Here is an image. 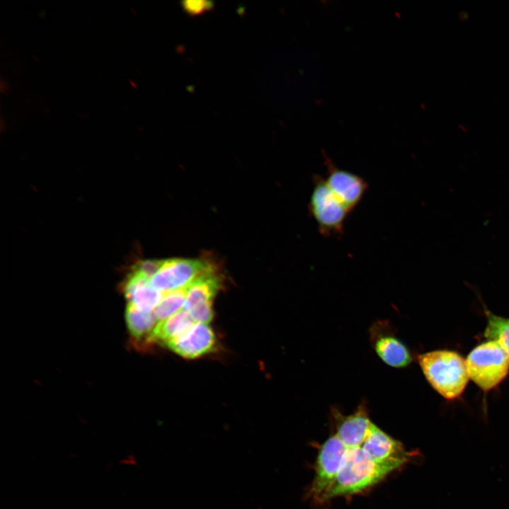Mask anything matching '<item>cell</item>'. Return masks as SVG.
<instances>
[{
	"label": "cell",
	"instance_id": "cell-2",
	"mask_svg": "<svg viewBox=\"0 0 509 509\" xmlns=\"http://www.w3.org/2000/svg\"><path fill=\"white\" fill-rule=\"evenodd\" d=\"M418 361L430 385L441 396L452 399L462 393L469 376L466 360L459 353L436 350L420 354Z\"/></svg>",
	"mask_w": 509,
	"mask_h": 509
},
{
	"label": "cell",
	"instance_id": "cell-14",
	"mask_svg": "<svg viewBox=\"0 0 509 509\" xmlns=\"http://www.w3.org/2000/svg\"><path fill=\"white\" fill-rule=\"evenodd\" d=\"M194 321L189 312L182 309L166 320L158 322L151 339L165 344L182 335L193 325Z\"/></svg>",
	"mask_w": 509,
	"mask_h": 509
},
{
	"label": "cell",
	"instance_id": "cell-9",
	"mask_svg": "<svg viewBox=\"0 0 509 509\" xmlns=\"http://www.w3.org/2000/svg\"><path fill=\"white\" fill-rule=\"evenodd\" d=\"M385 323L374 324L370 339L378 356L387 365L393 368H405L412 361V356L406 346L388 329Z\"/></svg>",
	"mask_w": 509,
	"mask_h": 509
},
{
	"label": "cell",
	"instance_id": "cell-11",
	"mask_svg": "<svg viewBox=\"0 0 509 509\" xmlns=\"http://www.w3.org/2000/svg\"><path fill=\"white\" fill-rule=\"evenodd\" d=\"M335 433L348 447H360L365 441L372 421L367 407L361 404L351 414L344 415L333 410Z\"/></svg>",
	"mask_w": 509,
	"mask_h": 509
},
{
	"label": "cell",
	"instance_id": "cell-12",
	"mask_svg": "<svg viewBox=\"0 0 509 509\" xmlns=\"http://www.w3.org/2000/svg\"><path fill=\"white\" fill-rule=\"evenodd\" d=\"M150 280L140 273L132 271L124 286L128 305L144 312L154 310L163 295L151 286Z\"/></svg>",
	"mask_w": 509,
	"mask_h": 509
},
{
	"label": "cell",
	"instance_id": "cell-1",
	"mask_svg": "<svg viewBox=\"0 0 509 509\" xmlns=\"http://www.w3.org/2000/svg\"><path fill=\"white\" fill-rule=\"evenodd\" d=\"M402 467L397 464L375 462L362 446L346 447L335 480L323 496L320 505L339 496H350L365 492Z\"/></svg>",
	"mask_w": 509,
	"mask_h": 509
},
{
	"label": "cell",
	"instance_id": "cell-10",
	"mask_svg": "<svg viewBox=\"0 0 509 509\" xmlns=\"http://www.w3.org/2000/svg\"><path fill=\"white\" fill-rule=\"evenodd\" d=\"M215 342L214 333L207 324L195 323L166 345L182 357L194 358L211 351L214 349Z\"/></svg>",
	"mask_w": 509,
	"mask_h": 509
},
{
	"label": "cell",
	"instance_id": "cell-13",
	"mask_svg": "<svg viewBox=\"0 0 509 509\" xmlns=\"http://www.w3.org/2000/svg\"><path fill=\"white\" fill-rule=\"evenodd\" d=\"M221 287V280L213 268L194 281L186 288L184 308L189 311L194 308L212 305L213 300Z\"/></svg>",
	"mask_w": 509,
	"mask_h": 509
},
{
	"label": "cell",
	"instance_id": "cell-8",
	"mask_svg": "<svg viewBox=\"0 0 509 509\" xmlns=\"http://www.w3.org/2000/svg\"><path fill=\"white\" fill-rule=\"evenodd\" d=\"M325 181L346 209L350 213L362 200L368 185L364 178L346 170L337 168L326 158Z\"/></svg>",
	"mask_w": 509,
	"mask_h": 509
},
{
	"label": "cell",
	"instance_id": "cell-5",
	"mask_svg": "<svg viewBox=\"0 0 509 509\" xmlns=\"http://www.w3.org/2000/svg\"><path fill=\"white\" fill-rule=\"evenodd\" d=\"M346 450V446L335 434L331 435L319 447L315 476L305 497L320 505L324 494L334 483Z\"/></svg>",
	"mask_w": 509,
	"mask_h": 509
},
{
	"label": "cell",
	"instance_id": "cell-18",
	"mask_svg": "<svg viewBox=\"0 0 509 509\" xmlns=\"http://www.w3.org/2000/svg\"><path fill=\"white\" fill-rule=\"evenodd\" d=\"M163 263L161 260H144L138 262L133 270L151 279L161 268Z\"/></svg>",
	"mask_w": 509,
	"mask_h": 509
},
{
	"label": "cell",
	"instance_id": "cell-19",
	"mask_svg": "<svg viewBox=\"0 0 509 509\" xmlns=\"http://www.w3.org/2000/svg\"><path fill=\"white\" fill-rule=\"evenodd\" d=\"M184 10L190 15L200 14L204 11H209L213 6V4L209 1H185L182 2Z\"/></svg>",
	"mask_w": 509,
	"mask_h": 509
},
{
	"label": "cell",
	"instance_id": "cell-17",
	"mask_svg": "<svg viewBox=\"0 0 509 509\" xmlns=\"http://www.w3.org/2000/svg\"><path fill=\"white\" fill-rule=\"evenodd\" d=\"M186 288L164 293L153 312L158 321L162 322L184 308Z\"/></svg>",
	"mask_w": 509,
	"mask_h": 509
},
{
	"label": "cell",
	"instance_id": "cell-3",
	"mask_svg": "<svg viewBox=\"0 0 509 509\" xmlns=\"http://www.w3.org/2000/svg\"><path fill=\"white\" fill-rule=\"evenodd\" d=\"M466 362L469 378L484 391L497 386L509 371V356L493 340L476 346Z\"/></svg>",
	"mask_w": 509,
	"mask_h": 509
},
{
	"label": "cell",
	"instance_id": "cell-7",
	"mask_svg": "<svg viewBox=\"0 0 509 509\" xmlns=\"http://www.w3.org/2000/svg\"><path fill=\"white\" fill-rule=\"evenodd\" d=\"M363 450L380 464H397L404 466L419 458L417 451H407L402 443L372 423L368 435L362 444Z\"/></svg>",
	"mask_w": 509,
	"mask_h": 509
},
{
	"label": "cell",
	"instance_id": "cell-15",
	"mask_svg": "<svg viewBox=\"0 0 509 509\" xmlns=\"http://www.w3.org/2000/svg\"><path fill=\"white\" fill-rule=\"evenodd\" d=\"M126 321L131 334L138 341H151L152 334L158 324L153 311L144 312L128 305Z\"/></svg>",
	"mask_w": 509,
	"mask_h": 509
},
{
	"label": "cell",
	"instance_id": "cell-6",
	"mask_svg": "<svg viewBox=\"0 0 509 509\" xmlns=\"http://www.w3.org/2000/svg\"><path fill=\"white\" fill-rule=\"evenodd\" d=\"M213 268L203 260L170 259L163 261L161 268L151 279L150 283L162 293L185 289Z\"/></svg>",
	"mask_w": 509,
	"mask_h": 509
},
{
	"label": "cell",
	"instance_id": "cell-16",
	"mask_svg": "<svg viewBox=\"0 0 509 509\" xmlns=\"http://www.w3.org/2000/svg\"><path fill=\"white\" fill-rule=\"evenodd\" d=\"M487 313V325L484 335L497 341L509 356V319Z\"/></svg>",
	"mask_w": 509,
	"mask_h": 509
},
{
	"label": "cell",
	"instance_id": "cell-4",
	"mask_svg": "<svg viewBox=\"0 0 509 509\" xmlns=\"http://www.w3.org/2000/svg\"><path fill=\"white\" fill-rule=\"evenodd\" d=\"M313 187L309 201L311 217L316 222L318 230L324 236L340 235L343 233L346 218L349 212L328 187L325 179L313 175Z\"/></svg>",
	"mask_w": 509,
	"mask_h": 509
}]
</instances>
